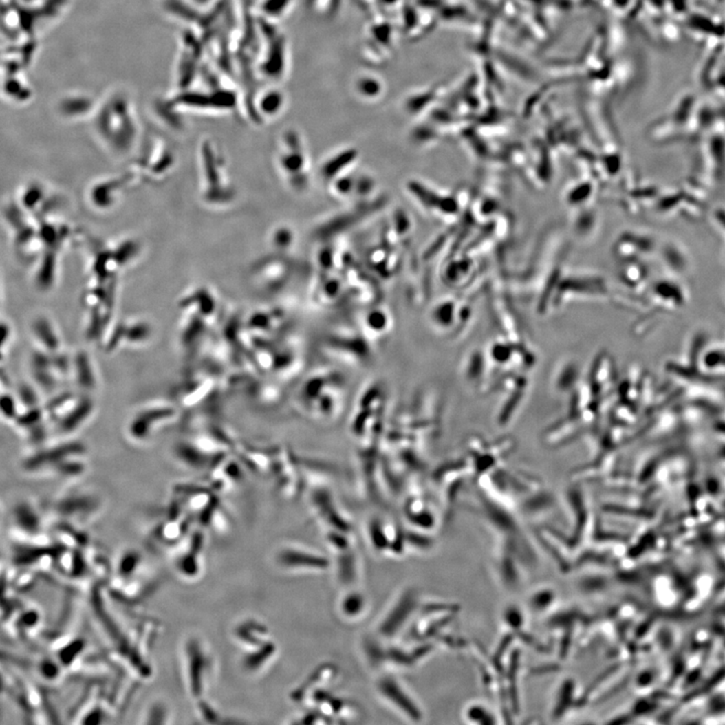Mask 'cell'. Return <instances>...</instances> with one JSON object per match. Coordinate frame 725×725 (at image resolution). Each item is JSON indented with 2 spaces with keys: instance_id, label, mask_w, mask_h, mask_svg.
<instances>
[{
  "instance_id": "cell-1",
  "label": "cell",
  "mask_w": 725,
  "mask_h": 725,
  "mask_svg": "<svg viewBox=\"0 0 725 725\" xmlns=\"http://www.w3.org/2000/svg\"><path fill=\"white\" fill-rule=\"evenodd\" d=\"M175 415H177V411L171 406L154 404L142 408L138 413L136 412V415L128 424V434L133 440L143 442L151 437L153 433L151 426L155 429L154 426L158 423L171 420V418H175Z\"/></svg>"
},
{
  "instance_id": "cell-2",
  "label": "cell",
  "mask_w": 725,
  "mask_h": 725,
  "mask_svg": "<svg viewBox=\"0 0 725 725\" xmlns=\"http://www.w3.org/2000/svg\"><path fill=\"white\" fill-rule=\"evenodd\" d=\"M42 191H41L40 186H34L32 188H28L25 195H23V203L28 206V207H34L38 204L39 199H41L42 197Z\"/></svg>"
}]
</instances>
